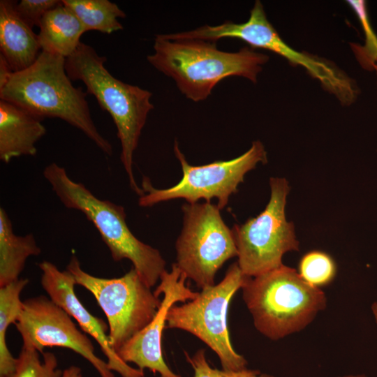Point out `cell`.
<instances>
[{
  "label": "cell",
  "instance_id": "cell-22",
  "mask_svg": "<svg viewBox=\"0 0 377 377\" xmlns=\"http://www.w3.org/2000/svg\"><path fill=\"white\" fill-rule=\"evenodd\" d=\"M39 353L34 347L23 345L16 369L10 377H62L63 371L57 369L58 362L54 354L44 353L41 361Z\"/></svg>",
  "mask_w": 377,
  "mask_h": 377
},
{
  "label": "cell",
  "instance_id": "cell-6",
  "mask_svg": "<svg viewBox=\"0 0 377 377\" xmlns=\"http://www.w3.org/2000/svg\"><path fill=\"white\" fill-rule=\"evenodd\" d=\"M249 277L237 263H232L219 283L202 289L193 300L174 304L167 315L166 328L182 330L200 339L216 353L224 370L246 368L247 361L230 342L228 311L231 299Z\"/></svg>",
  "mask_w": 377,
  "mask_h": 377
},
{
  "label": "cell",
  "instance_id": "cell-13",
  "mask_svg": "<svg viewBox=\"0 0 377 377\" xmlns=\"http://www.w3.org/2000/svg\"><path fill=\"white\" fill-rule=\"evenodd\" d=\"M186 279L175 263L170 272L165 270L162 274L154 291L157 297L163 294L161 305L152 320L117 351L124 362L134 363L142 371L148 369L154 374L158 373L160 377H181L172 371L163 360L161 338L170 309L177 302H186L199 295L186 285Z\"/></svg>",
  "mask_w": 377,
  "mask_h": 377
},
{
  "label": "cell",
  "instance_id": "cell-29",
  "mask_svg": "<svg viewBox=\"0 0 377 377\" xmlns=\"http://www.w3.org/2000/svg\"><path fill=\"white\" fill-rule=\"evenodd\" d=\"M338 377H366L364 375L362 374H349V375H345L342 376H338Z\"/></svg>",
  "mask_w": 377,
  "mask_h": 377
},
{
  "label": "cell",
  "instance_id": "cell-9",
  "mask_svg": "<svg viewBox=\"0 0 377 377\" xmlns=\"http://www.w3.org/2000/svg\"><path fill=\"white\" fill-rule=\"evenodd\" d=\"M174 151L180 162L183 176L175 186L158 189L154 188L149 179L144 177L142 182L143 194L139 197L141 207H151L173 199L183 198L188 203L200 199L210 202L218 199V207L222 209L228 205L230 196L237 192L245 175L258 163H266L267 152L260 141H255L244 154L228 161H216L203 165H191L175 142Z\"/></svg>",
  "mask_w": 377,
  "mask_h": 377
},
{
  "label": "cell",
  "instance_id": "cell-28",
  "mask_svg": "<svg viewBox=\"0 0 377 377\" xmlns=\"http://www.w3.org/2000/svg\"><path fill=\"white\" fill-rule=\"evenodd\" d=\"M372 312L376 320V323H377V302H374L371 306Z\"/></svg>",
  "mask_w": 377,
  "mask_h": 377
},
{
  "label": "cell",
  "instance_id": "cell-24",
  "mask_svg": "<svg viewBox=\"0 0 377 377\" xmlns=\"http://www.w3.org/2000/svg\"><path fill=\"white\" fill-rule=\"evenodd\" d=\"M185 355L194 371V377H274L269 374H262L258 370L247 368L237 371L219 370L213 368L208 363L205 350L202 348L198 350L192 357L186 352Z\"/></svg>",
  "mask_w": 377,
  "mask_h": 377
},
{
  "label": "cell",
  "instance_id": "cell-15",
  "mask_svg": "<svg viewBox=\"0 0 377 377\" xmlns=\"http://www.w3.org/2000/svg\"><path fill=\"white\" fill-rule=\"evenodd\" d=\"M46 133L41 120L22 108L0 100V160L8 163L22 156H35L36 142Z\"/></svg>",
  "mask_w": 377,
  "mask_h": 377
},
{
  "label": "cell",
  "instance_id": "cell-10",
  "mask_svg": "<svg viewBox=\"0 0 377 377\" xmlns=\"http://www.w3.org/2000/svg\"><path fill=\"white\" fill-rule=\"evenodd\" d=\"M269 185L271 195L265 209L232 229L238 251L237 263L249 277L281 266L286 253L299 251L293 223L287 221L285 213L288 182L285 178L271 177Z\"/></svg>",
  "mask_w": 377,
  "mask_h": 377
},
{
  "label": "cell",
  "instance_id": "cell-25",
  "mask_svg": "<svg viewBox=\"0 0 377 377\" xmlns=\"http://www.w3.org/2000/svg\"><path fill=\"white\" fill-rule=\"evenodd\" d=\"M62 3L58 0H21L15 3V10L21 19L30 27H39L44 15Z\"/></svg>",
  "mask_w": 377,
  "mask_h": 377
},
{
  "label": "cell",
  "instance_id": "cell-17",
  "mask_svg": "<svg viewBox=\"0 0 377 377\" xmlns=\"http://www.w3.org/2000/svg\"><path fill=\"white\" fill-rule=\"evenodd\" d=\"M37 35L41 51L67 58L77 49L86 29L63 3L48 11L39 24Z\"/></svg>",
  "mask_w": 377,
  "mask_h": 377
},
{
  "label": "cell",
  "instance_id": "cell-11",
  "mask_svg": "<svg viewBox=\"0 0 377 377\" xmlns=\"http://www.w3.org/2000/svg\"><path fill=\"white\" fill-rule=\"evenodd\" d=\"M216 35L220 39H240L252 49L272 51L284 57L290 64L302 66L341 103L350 104L357 98V85L344 73L322 58L297 51L288 45L268 20L260 1H256L245 22L235 23L226 20L217 27Z\"/></svg>",
  "mask_w": 377,
  "mask_h": 377
},
{
  "label": "cell",
  "instance_id": "cell-20",
  "mask_svg": "<svg viewBox=\"0 0 377 377\" xmlns=\"http://www.w3.org/2000/svg\"><path fill=\"white\" fill-rule=\"evenodd\" d=\"M84 27L86 31L95 30L104 34L123 29L118 18H124L125 13L108 0H63Z\"/></svg>",
  "mask_w": 377,
  "mask_h": 377
},
{
  "label": "cell",
  "instance_id": "cell-8",
  "mask_svg": "<svg viewBox=\"0 0 377 377\" xmlns=\"http://www.w3.org/2000/svg\"><path fill=\"white\" fill-rule=\"evenodd\" d=\"M183 228L178 237L175 264L202 290L212 286L217 272L237 256L232 230L223 221L220 209L211 202L182 206Z\"/></svg>",
  "mask_w": 377,
  "mask_h": 377
},
{
  "label": "cell",
  "instance_id": "cell-2",
  "mask_svg": "<svg viewBox=\"0 0 377 377\" xmlns=\"http://www.w3.org/2000/svg\"><path fill=\"white\" fill-rule=\"evenodd\" d=\"M66 58L40 51L29 68L13 73L0 89V99L12 103L41 121L59 118L78 128L105 154L112 147L97 130L81 87L72 84L65 68Z\"/></svg>",
  "mask_w": 377,
  "mask_h": 377
},
{
  "label": "cell",
  "instance_id": "cell-18",
  "mask_svg": "<svg viewBox=\"0 0 377 377\" xmlns=\"http://www.w3.org/2000/svg\"><path fill=\"white\" fill-rule=\"evenodd\" d=\"M41 252L32 234L16 235L5 209L0 208V287L20 279L27 260Z\"/></svg>",
  "mask_w": 377,
  "mask_h": 377
},
{
  "label": "cell",
  "instance_id": "cell-14",
  "mask_svg": "<svg viewBox=\"0 0 377 377\" xmlns=\"http://www.w3.org/2000/svg\"><path fill=\"white\" fill-rule=\"evenodd\" d=\"M38 267L42 273L41 286L49 298L73 318L84 333L96 340L108 359L110 369L121 377H143V371L124 362L112 347L107 334L108 325L91 314L78 300L73 275L68 270L61 271L50 261L44 260Z\"/></svg>",
  "mask_w": 377,
  "mask_h": 377
},
{
  "label": "cell",
  "instance_id": "cell-19",
  "mask_svg": "<svg viewBox=\"0 0 377 377\" xmlns=\"http://www.w3.org/2000/svg\"><path fill=\"white\" fill-rule=\"evenodd\" d=\"M28 283V279L20 278L0 287V377H10L16 369L17 358L10 353L6 335L8 327L15 324L21 314L20 295Z\"/></svg>",
  "mask_w": 377,
  "mask_h": 377
},
{
  "label": "cell",
  "instance_id": "cell-12",
  "mask_svg": "<svg viewBox=\"0 0 377 377\" xmlns=\"http://www.w3.org/2000/svg\"><path fill=\"white\" fill-rule=\"evenodd\" d=\"M71 318L50 298L39 295L23 301L22 311L15 325L23 345L32 346L42 354L46 347L68 348L87 360L101 377H115L108 362L96 355L90 339Z\"/></svg>",
  "mask_w": 377,
  "mask_h": 377
},
{
  "label": "cell",
  "instance_id": "cell-30",
  "mask_svg": "<svg viewBox=\"0 0 377 377\" xmlns=\"http://www.w3.org/2000/svg\"><path fill=\"white\" fill-rule=\"evenodd\" d=\"M374 69L376 71V73H377V64H376Z\"/></svg>",
  "mask_w": 377,
  "mask_h": 377
},
{
  "label": "cell",
  "instance_id": "cell-5",
  "mask_svg": "<svg viewBox=\"0 0 377 377\" xmlns=\"http://www.w3.org/2000/svg\"><path fill=\"white\" fill-rule=\"evenodd\" d=\"M242 290L256 329L272 341L302 330L327 305L321 289L310 286L297 270L283 264L249 277Z\"/></svg>",
  "mask_w": 377,
  "mask_h": 377
},
{
  "label": "cell",
  "instance_id": "cell-27",
  "mask_svg": "<svg viewBox=\"0 0 377 377\" xmlns=\"http://www.w3.org/2000/svg\"><path fill=\"white\" fill-rule=\"evenodd\" d=\"M82 369L79 367L71 366L63 371L62 377H82Z\"/></svg>",
  "mask_w": 377,
  "mask_h": 377
},
{
  "label": "cell",
  "instance_id": "cell-26",
  "mask_svg": "<svg viewBox=\"0 0 377 377\" xmlns=\"http://www.w3.org/2000/svg\"><path fill=\"white\" fill-rule=\"evenodd\" d=\"M13 71L8 63L0 54V89L3 88L10 78Z\"/></svg>",
  "mask_w": 377,
  "mask_h": 377
},
{
  "label": "cell",
  "instance_id": "cell-4",
  "mask_svg": "<svg viewBox=\"0 0 377 377\" xmlns=\"http://www.w3.org/2000/svg\"><path fill=\"white\" fill-rule=\"evenodd\" d=\"M52 191L68 209L81 212L98 231L114 261L129 260L144 282L154 287L166 270L160 251L139 240L126 223L124 208L96 197L83 184L73 181L56 163L43 172Z\"/></svg>",
  "mask_w": 377,
  "mask_h": 377
},
{
  "label": "cell",
  "instance_id": "cell-21",
  "mask_svg": "<svg viewBox=\"0 0 377 377\" xmlns=\"http://www.w3.org/2000/svg\"><path fill=\"white\" fill-rule=\"evenodd\" d=\"M297 272L306 283L321 289L333 282L337 267L330 254L320 250H312L301 258Z\"/></svg>",
  "mask_w": 377,
  "mask_h": 377
},
{
  "label": "cell",
  "instance_id": "cell-1",
  "mask_svg": "<svg viewBox=\"0 0 377 377\" xmlns=\"http://www.w3.org/2000/svg\"><path fill=\"white\" fill-rule=\"evenodd\" d=\"M147 60L171 77L186 98L199 102L226 77H242L256 83L269 57L248 47L230 52L219 50L216 42L170 40L159 34L154 39V53Z\"/></svg>",
  "mask_w": 377,
  "mask_h": 377
},
{
  "label": "cell",
  "instance_id": "cell-7",
  "mask_svg": "<svg viewBox=\"0 0 377 377\" xmlns=\"http://www.w3.org/2000/svg\"><path fill=\"white\" fill-rule=\"evenodd\" d=\"M66 270L77 285L94 295L103 311L110 344L116 352L152 320L161 305V300L133 267L121 277L101 278L84 271L73 256Z\"/></svg>",
  "mask_w": 377,
  "mask_h": 377
},
{
  "label": "cell",
  "instance_id": "cell-16",
  "mask_svg": "<svg viewBox=\"0 0 377 377\" xmlns=\"http://www.w3.org/2000/svg\"><path fill=\"white\" fill-rule=\"evenodd\" d=\"M15 1H0V50L13 73L30 67L41 50L38 36L18 15Z\"/></svg>",
  "mask_w": 377,
  "mask_h": 377
},
{
  "label": "cell",
  "instance_id": "cell-3",
  "mask_svg": "<svg viewBox=\"0 0 377 377\" xmlns=\"http://www.w3.org/2000/svg\"><path fill=\"white\" fill-rule=\"evenodd\" d=\"M106 61L94 47L81 42L66 58V71L72 81L81 80L87 93L93 95L102 110L112 117L121 143V161L131 189L141 196L143 191L135 180L133 159L147 116L154 108L150 101L152 94L114 77L105 67Z\"/></svg>",
  "mask_w": 377,
  "mask_h": 377
},
{
  "label": "cell",
  "instance_id": "cell-23",
  "mask_svg": "<svg viewBox=\"0 0 377 377\" xmlns=\"http://www.w3.org/2000/svg\"><path fill=\"white\" fill-rule=\"evenodd\" d=\"M356 13L365 34V44L360 46L353 44V50L362 66L373 70L377 64V36L374 31L369 18L365 1H347Z\"/></svg>",
  "mask_w": 377,
  "mask_h": 377
}]
</instances>
